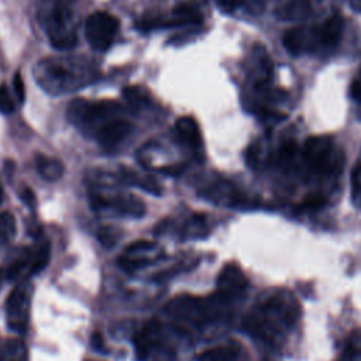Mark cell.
<instances>
[{
	"label": "cell",
	"mask_w": 361,
	"mask_h": 361,
	"mask_svg": "<svg viewBox=\"0 0 361 361\" xmlns=\"http://www.w3.org/2000/svg\"><path fill=\"white\" fill-rule=\"evenodd\" d=\"M13 85H14V92H16V96L18 99L20 103L24 102L25 99V90H24V82H23V78L20 73H16L14 75V79H13Z\"/></svg>",
	"instance_id": "cell-33"
},
{
	"label": "cell",
	"mask_w": 361,
	"mask_h": 361,
	"mask_svg": "<svg viewBox=\"0 0 361 361\" xmlns=\"http://www.w3.org/2000/svg\"><path fill=\"white\" fill-rule=\"evenodd\" d=\"M0 361H28V348L21 338H8L0 347Z\"/></svg>",
	"instance_id": "cell-20"
},
{
	"label": "cell",
	"mask_w": 361,
	"mask_h": 361,
	"mask_svg": "<svg viewBox=\"0 0 361 361\" xmlns=\"http://www.w3.org/2000/svg\"><path fill=\"white\" fill-rule=\"evenodd\" d=\"M175 134L179 142L190 149H199L202 147L199 126L192 117H180L175 124Z\"/></svg>",
	"instance_id": "cell-17"
},
{
	"label": "cell",
	"mask_w": 361,
	"mask_h": 361,
	"mask_svg": "<svg viewBox=\"0 0 361 361\" xmlns=\"http://www.w3.org/2000/svg\"><path fill=\"white\" fill-rule=\"evenodd\" d=\"M16 110V104L10 92L6 86H0V113L1 114H11Z\"/></svg>",
	"instance_id": "cell-30"
},
{
	"label": "cell",
	"mask_w": 361,
	"mask_h": 361,
	"mask_svg": "<svg viewBox=\"0 0 361 361\" xmlns=\"http://www.w3.org/2000/svg\"><path fill=\"white\" fill-rule=\"evenodd\" d=\"M21 197L23 200L27 203V204H32L34 203V195L30 189H25L23 193H21Z\"/></svg>",
	"instance_id": "cell-35"
},
{
	"label": "cell",
	"mask_w": 361,
	"mask_h": 361,
	"mask_svg": "<svg viewBox=\"0 0 361 361\" xmlns=\"http://www.w3.org/2000/svg\"><path fill=\"white\" fill-rule=\"evenodd\" d=\"M202 21V16L199 10L192 4H179L173 8L172 16L168 21L162 23V25H171V27H180V25H195Z\"/></svg>",
	"instance_id": "cell-19"
},
{
	"label": "cell",
	"mask_w": 361,
	"mask_h": 361,
	"mask_svg": "<svg viewBox=\"0 0 361 361\" xmlns=\"http://www.w3.org/2000/svg\"><path fill=\"white\" fill-rule=\"evenodd\" d=\"M1 200H3V186L0 185V203H1Z\"/></svg>",
	"instance_id": "cell-38"
},
{
	"label": "cell",
	"mask_w": 361,
	"mask_h": 361,
	"mask_svg": "<svg viewBox=\"0 0 361 361\" xmlns=\"http://www.w3.org/2000/svg\"><path fill=\"white\" fill-rule=\"evenodd\" d=\"M165 312L173 319L193 324H202L210 319L207 305L193 296H178L172 299L166 305Z\"/></svg>",
	"instance_id": "cell-9"
},
{
	"label": "cell",
	"mask_w": 361,
	"mask_h": 361,
	"mask_svg": "<svg viewBox=\"0 0 361 361\" xmlns=\"http://www.w3.org/2000/svg\"><path fill=\"white\" fill-rule=\"evenodd\" d=\"M31 298H32V286L30 282L24 281L18 283L6 300V316L7 324L10 329L24 333L28 320H30V310H31Z\"/></svg>",
	"instance_id": "cell-7"
},
{
	"label": "cell",
	"mask_w": 361,
	"mask_h": 361,
	"mask_svg": "<svg viewBox=\"0 0 361 361\" xmlns=\"http://www.w3.org/2000/svg\"><path fill=\"white\" fill-rule=\"evenodd\" d=\"M351 200L361 207V165H355L351 172Z\"/></svg>",
	"instance_id": "cell-28"
},
{
	"label": "cell",
	"mask_w": 361,
	"mask_h": 361,
	"mask_svg": "<svg viewBox=\"0 0 361 361\" xmlns=\"http://www.w3.org/2000/svg\"><path fill=\"white\" fill-rule=\"evenodd\" d=\"M133 124L126 120L124 117L116 118L104 124L96 134L94 138L97 140L99 145L106 151L117 149L120 144H123L130 134L133 133Z\"/></svg>",
	"instance_id": "cell-11"
},
{
	"label": "cell",
	"mask_w": 361,
	"mask_h": 361,
	"mask_svg": "<svg viewBox=\"0 0 361 361\" xmlns=\"http://www.w3.org/2000/svg\"><path fill=\"white\" fill-rule=\"evenodd\" d=\"M96 68L83 58L52 56L37 62L34 78L48 93L58 96L76 92L96 80Z\"/></svg>",
	"instance_id": "cell-1"
},
{
	"label": "cell",
	"mask_w": 361,
	"mask_h": 361,
	"mask_svg": "<svg viewBox=\"0 0 361 361\" xmlns=\"http://www.w3.org/2000/svg\"><path fill=\"white\" fill-rule=\"evenodd\" d=\"M118 20L110 13H92L85 24V35L89 45L94 51H107L118 32Z\"/></svg>",
	"instance_id": "cell-5"
},
{
	"label": "cell",
	"mask_w": 361,
	"mask_h": 361,
	"mask_svg": "<svg viewBox=\"0 0 361 361\" xmlns=\"http://www.w3.org/2000/svg\"><path fill=\"white\" fill-rule=\"evenodd\" d=\"M135 353L140 361H144L149 357L151 351L161 344V326L157 320H151L137 333L135 340Z\"/></svg>",
	"instance_id": "cell-15"
},
{
	"label": "cell",
	"mask_w": 361,
	"mask_h": 361,
	"mask_svg": "<svg viewBox=\"0 0 361 361\" xmlns=\"http://www.w3.org/2000/svg\"><path fill=\"white\" fill-rule=\"evenodd\" d=\"M123 96L127 100L128 106H131L133 110H140L141 107H145L151 97L149 94L140 86H128L123 90Z\"/></svg>",
	"instance_id": "cell-24"
},
{
	"label": "cell",
	"mask_w": 361,
	"mask_h": 361,
	"mask_svg": "<svg viewBox=\"0 0 361 361\" xmlns=\"http://www.w3.org/2000/svg\"><path fill=\"white\" fill-rule=\"evenodd\" d=\"M68 117L79 130L94 137L104 124L123 117V109L111 100L87 102L79 99L69 104Z\"/></svg>",
	"instance_id": "cell-4"
},
{
	"label": "cell",
	"mask_w": 361,
	"mask_h": 361,
	"mask_svg": "<svg viewBox=\"0 0 361 361\" xmlns=\"http://www.w3.org/2000/svg\"><path fill=\"white\" fill-rule=\"evenodd\" d=\"M326 204V197L322 193H312L305 197L302 204L299 206L300 210H317Z\"/></svg>",
	"instance_id": "cell-29"
},
{
	"label": "cell",
	"mask_w": 361,
	"mask_h": 361,
	"mask_svg": "<svg viewBox=\"0 0 361 361\" xmlns=\"http://www.w3.org/2000/svg\"><path fill=\"white\" fill-rule=\"evenodd\" d=\"M313 28L316 32L319 47L333 48L338 44L341 38V34L344 30V20L341 16L334 14Z\"/></svg>",
	"instance_id": "cell-16"
},
{
	"label": "cell",
	"mask_w": 361,
	"mask_h": 361,
	"mask_svg": "<svg viewBox=\"0 0 361 361\" xmlns=\"http://www.w3.org/2000/svg\"><path fill=\"white\" fill-rule=\"evenodd\" d=\"M248 281L240 267L235 264H227L223 267L217 276L216 299L220 302H230L243 295L247 289Z\"/></svg>",
	"instance_id": "cell-10"
},
{
	"label": "cell",
	"mask_w": 361,
	"mask_h": 361,
	"mask_svg": "<svg viewBox=\"0 0 361 361\" xmlns=\"http://www.w3.org/2000/svg\"><path fill=\"white\" fill-rule=\"evenodd\" d=\"M312 10L310 0H289L282 8H281V18H302L306 17Z\"/></svg>",
	"instance_id": "cell-22"
},
{
	"label": "cell",
	"mask_w": 361,
	"mask_h": 361,
	"mask_svg": "<svg viewBox=\"0 0 361 361\" xmlns=\"http://www.w3.org/2000/svg\"><path fill=\"white\" fill-rule=\"evenodd\" d=\"M209 233V227H207V221L206 217L202 214H195L192 216L183 227V235L185 237H203Z\"/></svg>",
	"instance_id": "cell-27"
},
{
	"label": "cell",
	"mask_w": 361,
	"mask_h": 361,
	"mask_svg": "<svg viewBox=\"0 0 361 361\" xmlns=\"http://www.w3.org/2000/svg\"><path fill=\"white\" fill-rule=\"evenodd\" d=\"M157 248L158 245L154 241H147V240L135 241L126 248L118 262L127 271H135V269L144 268L154 261V257H151L149 252L157 251Z\"/></svg>",
	"instance_id": "cell-12"
},
{
	"label": "cell",
	"mask_w": 361,
	"mask_h": 361,
	"mask_svg": "<svg viewBox=\"0 0 361 361\" xmlns=\"http://www.w3.org/2000/svg\"><path fill=\"white\" fill-rule=\"evenodd\" d=\"M350 1H351L353 7H354L355 10H360V11H361V0H350Z\"/></svg>",
	"instance_id": "cell-36"
},
{
	"label": "cell",
	"mask_w": 361,
	"mask_h": 361,
	"mask_svg": "<svg viewBox=\"0 0 361 361\" xmlns=\"http://www.w3.org/2000/svg\"><path fill=\"white\" fill-rule=\"evenodd\" d=\"M282 44L285 49L292 55H299L319 47L314 28L295 27L283 34Z\"/></svg>",
	"instance_id": "cell-14"
},
{
	"label": "cell",
	"mask_w": 361,
	"mask_h": 361,
	"mask_svg": "<svg viewBox=\"0 0 361 361\" xmlns=\"http://www.w3.org/2000/svg\"><path fill=\"white\" fill-rule=\"evenodd\" d=\"M1 281H3V272L0 271V285H1Z\"/></svg>",
	"instance_id": "cell-39"
},
{
	"label": "cell",
	"mask_w": 361,
	"mask_h": 361,
	"mask_svg": "<svg viewBox=\"0 0 361 361\" xmlns=\"http://www.w3.org/2000/svg\"><path fill=\"white\" fill-rule=\"evenodd\" d=\"M16 219L8 212L0 213V250L7 247L16 235Z\"/></svg>",
	"instance_id": "cell-23"
},
{
	"label": "cell",
	"mask_w": 361,
	"mask_h": 361,
	"mask_svg": "<svg viewBox=\"0 0 361 361\" xmlns=\"http://www.w3.org/2000/svg\"><path fill=\"white\" fill-rule=\"evenodd\" d=\"M118 179L126 183V185H133V186H137L148 193H152V195H161L162 193V189H161V185L158 183V180L149 175H142V173H138L133 169H128V168H124L121 166L120 171H118Z\"/></svg>",
	"instance_id": "cell-18"
},
{
	"label": "cell",
	"mask_w": 361,
	"mask_h": 361,
	"mask_svg": "<svg viewBox=\"0 0 361 361\" xmlns=\"http://www.w3.org/2000/svg\"><path fill=\"white\" fill-rule=\"evenodd\" d=\"M92 207L99 213H113L130 217H141L145 212L142 200L127 193L94 192L92 195Z\"/></svg>",
	"instance_id": "cell-6"
},
{
	"label": "cell",
	"mask_w": 361,
	"mask_h": 361,
	"mask_svg": "<svg viewBox=\"0 0 361 361\" xmlns=\"http://www.w3.org/2000/svg\"><path fill=\"white\" fill-rule=\"evenodd\" d=\"M202 195L206 199L219 204H227L234 207L248 206V199L244 195H241L230 182L226 180H217L207 185L202 190Z\"/></svg>",
	"instance_id": "cell-13"
},
{
	"label": "cell",
	"mask_w": 361,
	"mask_h": 361,
	"mask_svg": "<svg viewBox=\"0 0 361 361\" xmlns=\"http://www.w3.org/2000/svg\"><path fill=\"white\" fill-rule=\"evenodd\" d=\"M51 250L48 243H41L34 251H31V264H30V272L37 274L41 272L49 262Z\"/></svg>",
	"instance_id": "cell-25"
},
{
	"label": "cell",
	"mask_w": 361,
	"mask_h": 361,
	"mask_svg": "<svg viewBox=\"0 0 361 361\" xmlns=\"http://www.w3.org/2000/svg\"><path fill=\"white\" fill-rule=\"evenodd\" d=\"M35 166L38 173L45 180H56L63 173V164L59 159H55L48 155H37Z\"/></svg>",
	"instance_id": "cell-21"
},
{
	"label": "cell",
	"mask_w": 361,
	"mask_h": 361,
	"mask_svg": "<svg viewBox=\"0 0 361 361\" xmlns=\"http://www.w3.org/2000/svg\"><path fill=\"white\" fill-rule=\"evenodd\" d=\"M238 351L237 348L231 345H221L216 348H210L200 354L199 360L200 361H234L237 357Z\"/></svg>",
	"instance_id": "cell-26"
},
{
	"label": "cell",
	"mask_w": 361,
	"mask_h": 361,
	"mask_svg": "<svg viewBox=\"0 0 361 361\" xmlns=\"http://www.w3.org/2000/svg\"><path fill=\"white\" fill-rule=\"evenodd\" d=\"M347 361H358V357L354 354H348V360Z\"/></svg>",
	"instance_id": "cell-37"
},
{
	"label": "cell",
	"mask_w": 361,
	"mask_h": 361,
	"mask_svg": "<svg viewBox=\"0 0 361 361\" xmlns=\"http://www.w3.org/2000/svg\"><path fill=\"white\" fill-rule=\"evenodd\" d=\"M295 154H296V145H295V142H292V141H288V142H285L282 147H281V149H279V162L281 164H288V162H290L293 158H295Z\"/></svg>",
	"instance_id": "cell-31"
},
{
	"label": "cell",
	"mask_w": 361,
	"mask_h": 361,
	"mask_svg": "<svg viewBox=\"0 0 361 361\" xmlns=\"http://www.w3.org/2000/svg\"><path fill=\"white\" fill-rule=\"evenodd\" d=\"M217 4L221 8V11L231 13L240 6V1L238 0H217Z\"/></svg>",
	"instance_id": "cell-34"
},
{
	"label": "cell",
	"mask_w": 361,
	"mask_h": 361,
	"mask_svg": "<svg viewBox=\"0 0 361 361\" xmlns=\"http://www.w3.org/2000/svg\"><path fill=\"white\" fill-rule=\"evenodd\" d=\"M298 317V302L286 293H278L258 303L244 319V327L252 337L275 343L292 329Z\"/></svg>",
	"instance_id": "cell-2"
},
{
	"label": "cell",
	"mask_w": 361,
	"mask_h": 361,
	"mask_svg": "<svg viewBox=\"0 0 361 361\" xmlns=\"http://www.w3.org/2000/svg\"><path fill=\"white\" fill-rule=\"evenodd\" d=\"M99 238L106 247H111L117 241V231L110 227H104L99 231Z\"/></svg>",
	"instance_id": "cell-32"
},
{
	"label": "cell",
	"mask_w": 361,
	"mask_h": 361,
	"mask_svg": "<svg viewBox=\"0 0 361 361\" xmlns=\"http://www.w3.org/2000/svg\"><path fill=\"white\" fill-rule=\"evenodd\" d=\"M303 157L309 166L317 172L330 173L337 169L334 145L330 135H312L305 141Z\"/></svg>",
	"instance_id": "cell-8"
},
{
	"label": "cell",
	"mask_w": 361,
	"mask_h": 361,
	"mask_svg": "<svg viewBox=\"0 0 361 361\" xmlns=\"http://www.w3.org/2000/svg\"><path fill=\"white\" fill-rule=\"evenodd\" d=\"M38 21L54 48L72 49L76 45L75 14L65 0H44L38 11Z\"/></svg>",
	"instance_id": "cell-3"
}]
</instances>
